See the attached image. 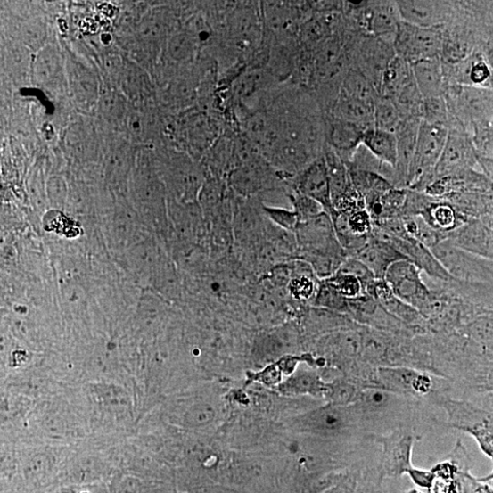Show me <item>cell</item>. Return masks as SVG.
Here are the masks:
<instances>
[{
    "label": "cell",
    "mask_w": 493,
    "mask_h": 493,
    "mask_svg": "<svg viewBox=\"0 0 493 493\" xmlns=\"http://www.w3.org/2000/svg\"><path fill=\"white\" fill-rule=\"evenodd\" d=\"M382 375L390 383L404 389L413 388L423 390L424 386L421 384L423 378L415 372L405 368H384L382 369Z\"/></svg>",
    "instance_id": "30"
},
{
    "label": "cell",
    "mask_w": 493,
    "mask_h": 493,
    "mask_svg": "<svg viewBox=\"0 0 493 493\" xmlns=\"http://www.w3.org/2000/svg\"><path fill=\"white\" fill-rule=\"evenodd\" d=\"M448 128L447 141L434 171V181L462 175L478 165L479 155L472 133L456 121H450Z\"/></svg>",
    "instance_id": "3"
},
{
    "label": "cell",
    "mask_w": 493,
    "mask_h": 493,
    "mask_svg": "<svg viewBox=\"0 0 493 493\" xmlns=\"http://www.w3.org/2000/svg\"><path fill=\"white\" fill-rule=\"evenodd\" d=\"M478 164L482 168L487 178L493 181V160L489 158L479 156Z\"/></svg>",
    "instance_id": "43"
},
{
    "label": "cell",
    "mask_w": 493,
    "mask_h": 493,
    "mask_svg": "<svg viewBox=\"0 0 493 493\" xmlns=\"http://www.w3.org/2000/svg\"><path fill=\"white\" fill-rule=\"evenodd\" d=\"M364 350L374 358H381L386 353V345L382 337L369 336L363 342Z\"/></svg>",
    "instance_id": "38"
},
{
    "label": "cell",
    "mask_w": 493,
    "mask_h": 493,
    "mask_svg": "<svg viewBox=\"0 0 493 493\" xmlns=\"http://www.w3.org/2000/svg\"><path fill=\"white\" fill-rule=\"evenodd\" d=\"M363 146L378 161L395 170L398 160V138L395 133L374 127L368 129L364 134Z\"/></svg>",
    "instance_id": "19"
},
{
    "label": "cell",
    "mask_w": 493,
    "mask_h": 493,
    "mask_svg": "<svg viewBox=\"0 0 493 493\" xmlns=\"http://www.w3.org/2000/svg\"><path fill=\"white\" fill-rule=\"evenodd\" d=\"M290 182L293 193L305 195L317 202L333 219L335 211L324 156L297 173Z\"/></svg>",
    "instance_id": "8"
},
{
    "label": "cell",
    "mask_w": 493,
    "mask_h": 493,
    "mask_svg": "<svg viewBox=\"0 0 493 493\" xmlns=\"http://www.w3.org/2000/svg\"><path fill=\"white\" fill-rule=\"evenodd\" d=\"M392 99L400 113L402 121L422 120L424 98L418 86H416L414 78Z\"/></svg>",
    "instance_id": "23"
},
{
    "label": "cell",
    "mask_w": 493,
    "mask_h": 493,
    "mask_svg": "<svg viewBox=\"0 0 493 493\" xmlns=\"http://www.w3.org/2000/svg\"><path fill=\"white\" fill-rule=\"evenodd\" d=\"M413 78L411 64L394 55L385 68L381 82H379V94L394 98Z\"/></svg>",
    "instance_id": "21"
},
{
    "label": "cell",
    "mask_w": 493,
    "mask_h": 493,
    "mask_svg": "<svg viewBox=\"0 0 493 493\" xmlns=\"http://www.w3.org/2000/svg\"><path fill=\"white\" fill-rule=\"evenodd\" d=\"M119 98L116 96H108L104 99L103 102V110L104 112L110 113V115H119V111L121 109V104L119 103Z\"/></svg>",
    "instance_id": "41"
},
{
    "label": "cell",
    "mask_w": 493,
    "mask_h": 493,
    "mask_svg": "<svg viewBox=\"0 0 493 493\" xmlns=\"http://www.w3.org/2000/svg\"><path fill=\"white\" fill-rule=\"evenodd\" d=\"M420 216L441 234L460 227L456 211L445 203H430Z\"/></svg>",
    "instance_id": "25"
},
{
    "label": "cell",
    "mask_w": 493,
    "mask_h": 493,
    "mask_svg": "<svg viewBox=\"0 0 493 493\" xmlns=\"http://www.w3.org/2000/svg\"><path fill=\"white\" fill-rule=\"evenodd\" d=\"M339 93L373 106L381 95L374 83L357 68L347 71Z\"/></svg>",
    "instance_id": "22"
},
{
    "label": "cell",
    "mask_w": 493,
    "mask_h": 493,
    "mask_svg": "<svg viewBox=\"0 0 493 493\" xmlns=\"http://www.w3.org/2000/svg\"><path fill=\"white\" fill-rule=\"evenodd\" d=\"M472 140L478 155L493 160V126L481 125L472 129Z\"/></svg>",
    "instance_id": "33"
},
{
    "label": "cell",
    "mask_w": 493,
    "mask_h": 493,
    "mask_svg": "<svg viewBox=\"0 0 493 493\" xmlns=\"http://www.w3.org/2000/svg\"><path fill=\"white\" fill-rule=\"evenodd\" d=\"M328 394L333 400V405L342 407L350 402L355 397V389L347 383L333 384L328 389Z\"/></svg>",
    "instance_id": "35"
},
{
    "label": "cell",
    "mask_w": 493,
    "mask_h": 493,
    "mask_svg": "<svg viewBox=\"0 0 493 493\" xmlns=\"http://www.w3.org/2000/svg\"><path fill=\"white\" fill-rule=\"evenodd\" d=\"M412 439L405 435L393 437L386 442L384 469L389 475L401 476L412 470Z\"/></svg>",
    "instance_id": "20"
},
{
    "label": "cell",
    "mask_w": 493,
    "mask_h": 493,
    "mask_svg": "<svg viewBox=\"0 0 493 493\" xmlns=\"http://www.w3.org/2000/svg\"><path fill=\"white\" fill-rule=\"evenodd\" d=\"M421 119L403 121L396 132L398 138V160L395 168L393 185L407 188L408 177L413 165L416 139L422 125Z\"/></svg>",
    "instance_id": "11"
},
{
    "label": "cell",
    "mask_w": 493,
    "mask_h": 493,
    "mask_svg": "<svg viewBox=\"0 0 493 493\" xmlns=\"http://www.w3.org/2000/svg\"><path fill=\"white\" fill-rule=\"evenodd\" d=\"M54 59L51 55H47L44 58H40L39 62V75L41 78H48L47 76H50L53 67H54Z\"/></svg>",
    "instance_id": "42"
},
{
    "label": "cell",
    "mask_w": 493,
    "mask_h": 493,
    "mask_svg": "<svg viewBox=\"0 0 493 493\" xmlns=\"http://www.w3.org/2000/svg\"><path fill=\"white\" fill-rule=\"evenodd\" d=\"M317 301L321 306L335 310H344L348 308L349 300L339 294L335 290L325 283L320 288L317 295Z\"/></svg>",
    "instance_id": "34"
},
{
    "label": "cell",
    "mask_w": 493,
    "mask_h": 493,
    "mask_svg": "<svg viewBox=\"0 0 493 493\" xmlns=\"http://www.w3.org/2000/svg\"><path fill=\"white\" fill-rule=\"evenodd\" d=\"M401 22L397 2L373 5L365 19L366 27L372 35L382 41H391L392 45Z\"/></svg>",
    "instance_id": "13"
},
{
    "label": "cell",
    "mask_w": 493,
    "mask_h": 493,
    "mask_svg": "<svg viewBox=\"0 0 493 493\" xmlns=\"http://www.w3.org/2000/svg\"><path fill=\"white\" fill-rule=\"evenodd\" d=\"M390 396L382 390L369 389L365 390L360 399L368 407L379 408L388 405Z\"/></svg>",
    "instance_id": "36"
},
{
    "label": "cell",
    "mask_w": 493,
    "mask_h": 493,
    "mask_svg": "<svg viewBox=\"0 0 493 493\" xmlns=\"http://www.w3.org/2000/svg\"><path fill=\"white\" fill-rule=\"evenodd\" d=\"M325 131L326 145L350 165L357 151L363 145L365 130L351 123L334 119L325 118Z\"/></svg>",
    "instance_id": "10"
},
{
    "label": "cell",
    "mask_w": 493,
    "mask_h": 493,
    "mask_svg": "<svg viewBox=\"0 0 493 493\" xmlns=\"http://www.w3.org/2000/svg\"><path fill=\"white\" fill-rule=\"evenodd\" d=\"M325 390L319 377L312 372H298L292 374L289 381L282 388L285 393L300 394H319Z\"/></svg>",
    "instance_id": "26"
},
{
    "label": "cell",
    "mask_w": 493,
    "mask_h": 493,
    "mask_svg": "<svg viewBox=\"0 0 493 493\" xmlns=\"http://www.w3.org/2000/svg\"><path fill=\"white\" fill-rule=\"evenodd\" d=\"M289 290L297 299H309L315 292V284L308 277H300L290 283Z\"/></svg>",
    "instance_id": "37"
},
{
    "label": "cell",
    "mask_w": 493,
    "mask_h": 493,
    "mask_svg": "<svg viewBox=\"0 0 493 493\" xmlns=\"http://www.w3.org/2000/svg\"><path fill=\"white\" fill-rule=\"evenodd\" d=\"M491 125L493 126V122H492V124H491Z\"/></svg>",
    "instance_id": "44"
},
{
    "label": "cell",
    "mask_w": 493,
    "mask_h": 493,
    "mask_svg": "<svg viewBox=\"0 0 493 493\" xmlns=\"http://www.w3.org/2000/svg\"><path fill=\"white\" fill-rule=\"evenodd\" d=\"M262 210L283 230L287 232H295L297 230L299 219L293 210L265 205L262 206Z\"/></svg>",
    "instance_id": "32"
},
{
    "label": "cell",
    "mask_w": 493,
    "mask_h": 493,
    "mask_svg": "<svg viewBox=\"0 0 493 493\" xmlns=\"http://www.w3.org/2000/svg\"><path fill=\"white\" fill-rule=\"evenodd\" d=\"M402 122L394 100L379 95L374 104V127L396 134Z\"/></svg>",
    "instance_id": "24"
},
{
    "label": "cell",
    "mask_w": 493,
    "mask_h": 493,
    "mask_svg": "<svg viewBox=\"0 0 493 493\" xmlns=\"http://www.w3.org/2000/svg\"><path fill=\"white\" fill-rule=\"evenodd\" d=\"M448 128L442 125H431L422 122L415 154L410 170L407 188L422 191L434 181V171L441 157Z\"/></svg>",
    "instance_id": "2"
},
{
    "label": "cell",
    "mask_w": 493,
    "mask_h": 493,
    "mask_svg": "<svg viewBox=\"0 0 493 493\" xmlns=\"http://www.w3.org/2000/svg\"><path fill=\"white\" fill-rule=\"evenodd\" d=\"M422 120L431 125L448 126L450 115L445 95L424 99Z\"/></svg>",
    "instance_id": "27"
},
{
    "label": "cell",
    "mask_w": 493,
    "mask_h": 493,
    "mask_svg": "<svg viewBox=\"0 0 493 493\" xmlns=\"http://www.w3.org/2000/svg\"><path fill=\"white\" fill-rule=\"evenodd\" d=\"M444 35L443 27L423 28L402 21L393 43L394 53L411 65L440 57Z\"/></svg>",
    "instance_id": "4"
},
{
    "label": "cell",
    "mask_w": 493,
    "mask_h": 493,
    "mask_svg": "<svg viewBox=\"0 0 493 493\" xmlns=\"http://www.w3.org/2000/svg\"><path fill=\"white\" fill-rule=\"evenodd\" d=\"M284 181L263 157L241 166L227 175V185L234 193L244 199L277 188Z\"/></svg>",
    "instance_id": "7"
},
{
    "label": "cell",
    "mask_w": 493,
    "mask_h": 493,
    "mask_svg": "<svg viewBox=\"0 0 493 493\" xmlns=\"http://www.w3.org/2000/svg\"><path fill=\"white\" fill-rule=\"evenodd\" d=\"M362 261L379 281H384L391 265L399 260L407 259L389 243L374 236L355 251L352 256Z\"/></svg>",
    "instance_id": "12"
},
{
    "label": "cell",
    "mask_w": 493,
    "mask_h": 493,
    "mask_svg": "<svg viewBox=\"0 0 493 493\" xmlns=\"http://www.w3.org/2000/svg\"><path fill=\"white\" fill-rule=\"evenodd\" d=\"M325 283L343 297L353 300L367 294L362 283L355 276L336 272L325 280Z\"/></svg>",
    "instance_id": "28"
},
{
    "label": "cell",
    "mask_w": 493,
    "mask_h": 493,
    "mask_svg": "<svg viewBox=\"0 0 493 493\" xmlns=\"http://www.w3.org/2000/svg\"><path fill=\"white\" fill-rule=\"evenodd\" d=\"M411 66L414 81L424 99L445 95L448 85L440 57L423 60Z\"/></svg>",
    "instance_id": "15"
},
{
    "label": "cell",
    "mask_w": 493,
    "mask_h": 493,
    "mask_svg": "<svg viewBox=\"0 0 493 493\" xmlns=\"http://www.w3.org/2000/svg\"><path fill=\"white\" fill-rule=\"evenodd\" d=\"M431 251L455 280L481 283L493 281V264L449 240H444Z\"/></svg>",
    "instance_id": "5"
},
{
    "label": "cell",
    "mask_w": 493,
    "mask_h": 493,
    "mask_svg": "<svg viewBox=\"0 0 493 493\" xmlns=\"http://www.w3.org/2000/svg\"><path fill=\"white\" fill-rule=\"evenodd\" d=\"M448 87L453 86L493 89V70L485 53L475 51L453 64L443 63Z\"/></svg>",
    "instance_id": "9"
},
{
    "label": "cell",
    "mask_w": 493,
    "mask_h": 493,
    "mask_svg": "<svg viewBox=\"0 0 493 493\" xmlns=\"http://www.w3.org/2000/svg\"><path fill=\"white\" fill-rule=\"evenodd\" d=\"M342 407L330 405L303 415L300 425L311 432L324 435L335 434L347 425V416Z\"/></svg>",
    "instance_id": "16"
},
{
    "label": "cell",
    "mask_w": 493,
    "mask_h": 493,
    "mask_svg": "<svg viewBox=\"0 0 493 493\" xmlns=\"http://www.w3.org/2000/svg\"><path fill=\"white\" fill-rule=\"evenodd\" d=\"M281 370L276 366H269L259 374V381L267 385L278 384L281 382Z\"/></svg>",
    "instance_id": "39"
},
{
    "label": "cell",
    "mask_w": 493,
    "mask_h": 493,
    "mask_svg": "<svg viewBox=\"0 0 493 493\" xmlns=\"http://www.w3.org/2000/svg\"><path fill=\"white\" fill-rule=\"evenodd\" d=\"M445 97L450 121H456L469 130L493 122V89L472 86H448ZM449 121V122H450Z\"/></svg>",
    "instance_id": "1"
},
{
    "label": "cell",
    "mask_w": 493,
    "mask_h": 493,
    "mask_svg": "<svg viewBox=\"0 0 493 493\" xmlns=\"http://www.w3.org/2000/svg\"><path fill=\"white\" fill-rule=\"evenodd\" d=\"M289 199L298 217L299 224L308 222L325 212L317 202L305 195L292 192Z\"/></svg>",
    "instance_id": "31"
},
{
    "label": "cell",
    "mask_w": 493,
    "mask_h": 493,
    "mask_svg": "<svg viewBox=\"0 0 493 493\" xmlns=\"http://www.w3.org/2000/svg\"><path fill=\"white\" fill-rule=\"evenodd\" d=\"M197 41L186 32H178L171 37L168 45L170 57L177 62L192 59L196 52Z\"/></svg>",
    "instance_id": "29"
},
{
    "label": "cell",
    "mask_w": 493,
    "mask_h": 493,
    "mask_svg": "<svg viewBox=\"0 0 493 493\" xmlns=\"http://www.w3.org/2000/svg\"><path fill=\"white\" fill-rule=\"evenodd\" d=\"M327 116L356 125L365 131L374 128V106L340 93Z\"/></svg>",
    "instance_id": "17"
},
{
    "label": "cell",
    "mask_w": 493,
    "mask_h": 493,
    "mask_svg": "<svg viewBox=\"0 0 493 493\" xmlns=\"http://www.w3.org/2000/svg\"><path fill=\"white\" fill-rule=\"evenodd\" d=\"M397 4L402 21L415 26L443 27L448 16L444 3L402 0V2H397Z\"/></svg>",
    "instance_id": "14"
},
{
    "label": "cell",
    "mask_w": 493,
    "mask_h": 493,
    "mask_svg": "<svg viewBox=\"0 0 493 493\" xmlns=\"http://www.w3.org/2000/svg\"><path fill=\"white\" fill-rule=\"evenodd\" d=\"M323 156L330 182L333 205L352 193L355 187L351 180L349 166L334 151L326 145Z\"/></svg>",
    "instance_id": "18"
},
{
    "label": "cell",
    "mask_w": 493,
    "mask_h": 493,
    "mask_svg": "<svg viewBox=\"0 0 493 493\" xmlns=\"http://www.w3.org/2000/svg\"><path fill=\"white\" fill-rule=\"evenodd\" d=\"M409 473L415 483L426 488L431 485L433 476L431 473L413 469L409 472Z\"/></svg>",
    "instance_id": "40"
},
{
    "label": "cell",
    "mask_w": 493,
    "mask_h": 493,
    "mask_svg": "<svg viewBox=\"0 0 493 493\" xmlns=\"http://www.w3.org/2000/svg\"><path fill=\"white\" fill-rule=\"evenodd\" d=\"M422 273L412 261L402 259L391 265L384 279L398 298L419 312L427 309L431 297Z\"/></svg>",
    "instance_id": "6"
}]
</instances>
